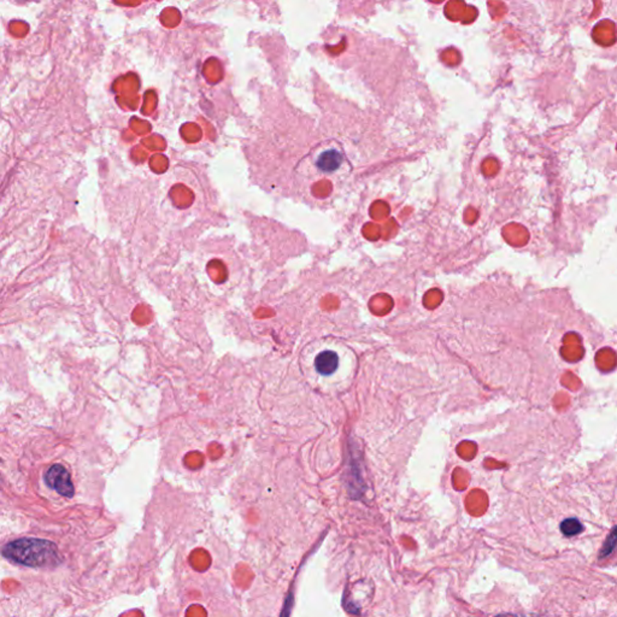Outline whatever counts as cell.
Here are the masks:
<instances>
[{
    "mask_svg": "<svg viewBox=\"0 0 617 617\" xmlns=\"http://www.w3.org/2000/svg\"><path fill=\"white\" fill-rule=\"evenodd\" d=\"M339 357L333 351H323L315 359V368L323 377L332 375L338 369Z\"/></svg>",
    "mask_w": 617,
    "mask_h": 617,
    "instance_id": "3957f363",
    "label": "cell"
},
{
    "mask_svg": "<svg viewBox=\"0 0 617 617\" xmlns=\"http://www.w3.org/2000/svg\"><path fill=\"white\" fill-rule=\"evenodd\" d=\"M561 531L567 537H574L584 531V526L576 518H568L561 523Z\"/></svg>",
    "mask_w": 617,
    "mask_h": 617,
    "instance_id": "277c9868",
    "label": "cell"
},
{
    "mask_svg": "<svg viewBox=\"0 0 617 617\" xmlns=\"http://www.w3.org/2000/svg\"><path fill=\"white\" fill-rule=\"evenodd\" d=\"M45 482L46 485L58 492L59 495L66 498H73L75 493V488L71 481L70 474L61 464H55L45 473Z\"/></svg>",
    "mask_w": 617,
    "mask_h": 617,
    "instance_id": "7a4b0ae2",
    "label": "cell"
},
{
    "mask_svg": "<svg viewBox=\"0 0 617 617\" xmlns=\"http://www.w3.org/2000/svg\"><path fill=\"white\" fill-rule=\"evenodd\" d=\"M617 547V527H614L613 531L610 532L608 538H607V540L604 542L603 547H602V551H600V555L599 557L600 558H604V557H608L613 553L614 550H615V547Z\"/></svg>",
    "mask_w": 617,
    "mask_h": 617,
    "instance_id": "5b68a950",
    "label": "cell"
},
{
    "mask_svg": "<svg viewBox=\"0 0 617 617\" xmlns=\"http://www.w3.org/2000/svg\"><path fill=\"white\" fill-rule=\"evenodd\" d=\"M3 555L14 563L30 568H55L61 563L56 544L34 538H22L8 542L3 549Z\"/></svg>",
    "mask_w": 617,
    "mask_h": 617,
    "instance_id": "6da1fadb",
    "label": "cell"
}]
</instances>
